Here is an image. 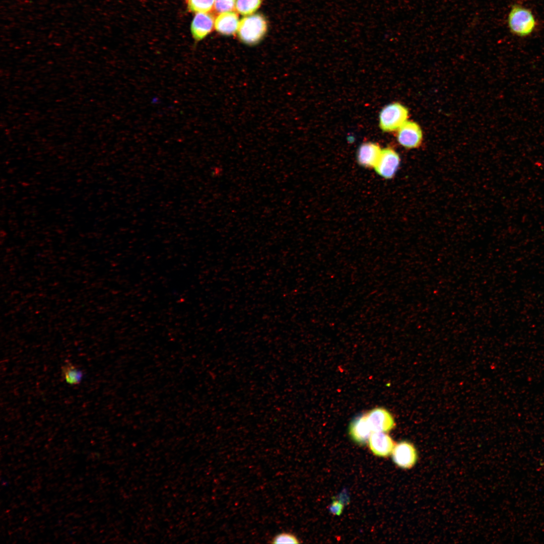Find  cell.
I'll use <instances>...</instances> for the list:
<instances>
[{
  "label": "cell",
  "mask_w": 544,
  "mask_h": 544,
  "mask_svg": "<svg viewBox=\"0 0 544 544\" xmlns=\"http://www.w3.org/2000/svg\"><path fill=\"white\" fill-rule=\"evenodd\" d=\"M507 25L512 35L525 38L533 34L538 24L530 9L521 4H514L508 15Z\"/></svg>",
  "instance_id": "6da1fadb"
},
{
  "label": "cell",
  "mask_w": 544,
  "mask_h": 544,
  "mask_svg": "<svg viewBox=\"0 0 544 544\" xmlns=\"http://www.w3.org/2000/svg\"><path fill=\"white\" fill-rule=\"evenodd\" d=\"M267 23L264 17L257 14L242 18L239 22L237 33L244 43L254 45L259 43L267 31Z\"/></svg>",
  "instance_id": "7a4b0ae2"
},
{
  "label": "cell",
  "mask_w": 544,
  "mask_h": 544,
  "mask_svg": "<svg viewBox=\"0 0 544 544\" xmlns=\"http://www.w3.org/2000/svg\"><path fill=\"white\" fill-rule=\"evenodd\" d=\"M409 110L398 102L390 103L385 106L379 115V126L384 132L397 130L406 121Z\"/></svg>",
  "instance_id": "3957f363"
},
{
  "label": "cell",
  "mask_w": 544,
  "mask_h": 544,
  "mask_svg": "<svg viewBox=\"0 0 544 544\" xmlns=\"http://www.w3.org/2000/svg\"><path fill=\"white\" fill-rule=\"evenodd\" d=\"M400 163L398 154L392 148L382 149L379 159L374 167L376 173L385 179L393 178Z\"/></svg>",
  "instance_id": "277c9868"
},
{
  "label": "cell",
  "mask_w": 544,
  "mask_h": 544,
  "mask_svg": "<svg viewBox=\"0 0 544 544\" xmlns=\"http://www.w3.org/2000/svg\"><path fill=\"white\" fill-rule=\"evenodd\" d=\"M398 143L406 149L418 148L423 140V133L420 125L416 122L407 120L397 130Z\"/></svg>",
  "instance_id": "5b68a950"
},
{
  "label": "cell",
  "mask_w": 544,
  "mask_h": 544,
  "mask_svg": "<svg viewBox=\"0 0 544 544\" xmlns=\"http://www.w3.org/2000/svg\"><path fill=\"white\" fill-rule=\"evenodd\" d=\"M366 417L372 432H387L392 430L395 426L392 415L382 407L372 410L366 414Z\"/></svg>",
  "instance_id": "8992f818"
},
{
  "label": "cell",
  "mask_w": 544,
  "mask_h": 544,
  "mask_svg": "<svg viewBox=\"0 0 544 544\" xmlns=\"http://www.w3.org/2000/svg\"><path fill=\"white\" fill-rule=\"evenodd\" d=\"M394 463L400 467L410 468L416 463L418 454L415 446L407 441L395 444L391 453Z\"/></svg>",
  "instance_id": "52a82bcc"
},
{
  "label": "cell",
  "mask_w": 544,
  "mask_h": 544,
  "mask_svg": "<svg viewBox=\"0 0 544 544\" xmlns=\"http://www.w3.org/2000/svg\"><path fill=\"white\" fill-rule=\"evenodd\" d=\"M214 16L210 13H196L191 25V31L195 40H200L207 36L215 26Z\"/></svg>",
  "instance_id": "ba28073f"
},
{
  "label": "cell",
  "mask_w": 544,
  "mask_h": 544,
  "mask_svg": "<svg viewBox=\"0 0 544 544\" xmlns=\"http://www.w3.org/2000/svg\"><path fill=\"white\" fill-rule=\"evenodd\" d=\"M382 149L375 143L368 142L361 144L357 151L359 164L366 168H374L381 155Z\"/></svg>",
  "instance_id": "9c48e42d"
},
{
  "label": "cell",
  "mask_w": 544,
  "mask_h": 544,
  "mask_svg": "<svg viewBox=\"0 0 544 544\" xmlns=\"http://www.w3.org/2000/svg\"><path fill=\"white\" fill-rule=\"evenodd\" d=\"M368 442L372 452L376 455L382 457L390 455L395 444L389 435L382 432H372Z\"/></svg>",
  "instance_id": "30bf717a"
},
{
  "label": "cell",
  "mask_w": 544,
  "mask_h": 544,
  "mask_svg": "<svg viewBox=\"0 0 544 544\" xmlns=\"http://www.w3.org/2000/svg\"><path fill=\"white\" fill-rule=\"evenodd\" d=\"M239 22L238 15L236 12L222 13L215 19V28L222 34L231 35L237 31Z\"/></svg>",
  "instance_id": "8fae6325"
},
{
  "label": "cell",
  "mask_w": 544,
  "mask_h": 544,
  "mask_svg": "<svg viewBox=\"0 0 544 544\" xmlns=\"http://www.w3.org/2000/svg\"><path fill=\"white\" fill-rule=\"evenodd\" d=\"M372 432L367 422L366 414L355 419L350 427L351 437L359 444H363L368 441Z\"/></svg>",
  "instance_id": "7c38bea8"
},
{
  "label": "cell",
  "mask_w": 544,
  "mask_h": 544,
  "mask_svg": "<svg viewBox=\"0 0 544 544\" xmlns=\"http://www.w3.org/2000/svg\"><path fill=\"white\" fill-rule=\"evenodd\" d=\"M61 376L65 383L71 385L80 384L84 377V372L75 364L67 362L61 368Z\"/></svg>",
  "instance_id": "4fadbf2b"
},
{
  "label": "cell",
  "mask_w": 544,
  "mask_h": 544,
  "mask_svg": "<svg viewBox=\"0 0 544 544\" xmlns=\"http://www.w3.org/2000/svg\"><path fill=\"white\" fill-rule=\"evenodd\" d=\"M262 0H237L236 11L244 16L250 15L260 6Z\"/></svg>",
  "instance_id": "5bb4252c"
},
{
  "label": "cell",
  "mask_w": 544,
  "mask_h": 544,
  "mask_svg": "<svg viewBox=\"0 0 544 544\" xmlns=\"http://www.w3.org/2000/svg\"><path fill=\"white\" fill-rule=\"evenodd\" d=\"M215 0H187L188 7L196 13H208L214 7Z\"/></svg>",
  "instance_id": "9a60e30c"
},
{
  "label": "cell",
  "mask_w": 544,
  "mask_h": 544,
  "mask_svg": "<svg viewBox=\"0 0 544 544\" xmlns=\"http://www.w3.org/2000/svg\"><path fill=\"white\" fill-rule=\"evenodd\" d=\"M269 542L270 543H299L300 541L293 533L283 531L274 536Z\"/></svg>",
  "instance_id": "2e32d148"
},
{
  "label": "cell",
  "mask_w": 544,
  "mask_h": 544,
  "mask_svg": "<svg viewBox=\"0 0 544 544\" xmlns=\"http://www.w3.org/2000/svg\"><path fill=\"white\" fill-rule=\"evenodd\" d=\"M237 0H215L214 9L216 12L222 13L232 11L235 9Z\"/></svg>",
  "instance_id": "e0dca14e"
},
{
  "label": "cell",
  "mask_w": 544,
  "mask_h": 544,
  "mask_svg": "<svg viewBox=\"0 0 544 544\" xmlns=\"http://www.w3.org/2000/svg\"><path fill=\"white\" fill-rule=\"evenodd\" d=\"M330 511L336 515H339L343 509V504L337 501H334L330 507Z\"/></svg>",
  "instance_id": "ac0fdd59"
}]
</instances>
